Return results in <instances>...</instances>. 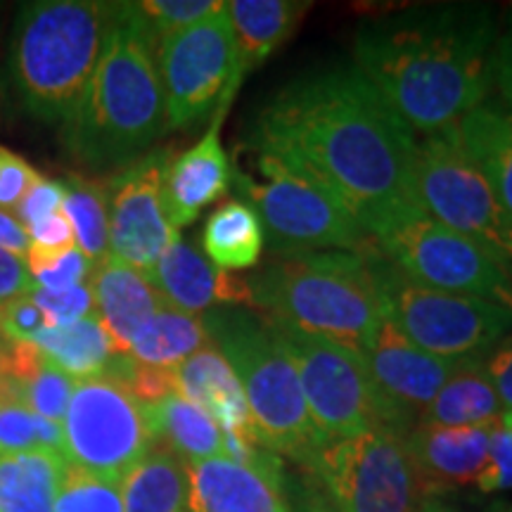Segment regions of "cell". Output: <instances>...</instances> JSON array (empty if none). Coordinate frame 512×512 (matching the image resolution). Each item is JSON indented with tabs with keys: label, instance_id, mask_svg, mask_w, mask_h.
Segmentation results:
<instances>
[{
	"label": "cell",
	"instance_id": "41",
	"mask_svg": "<svg viewBox=\"0 0 512 512\" xmlns=\"http://www.w3.org/2000/svg\"><path fill=\"white\" fill-rule=\"evenodd\" d=\"M43 328L46 318L31 294H22L0 306V332L8 342H31Z\"/></svg>",
	"mask_w": 512,
	"mask_h": 512
},
{
	"label": "cell",
	"instance_id": "24",
	"mask_svg": "<svg viewBox=\"0 0 512 512\" xmlns=\"http://www.w3.org/2000/svg\"><path fill=\"white\" fill-rule=\"evenodd\" d=\"M456 131L467 157L482 171L512 219V114L498 102L486 100L467 114Z\"/></svg>",
	"mask_w": 512,
	"mask_h": 512
},
{
	"label": "cell",
	"instance_id": "11",
	"mask_svg": "<svg viewBox=\"0 0 512 512\" xmlns=\"http://www.w3.org/2000/svg\"><path fill=\"white\" fill-rule=\"evenodd\" d=\"M62 434L69 465L117 482L155 446L145 403L114 377L74 382Z\"/></svg>",
	"mask_w": 512,
	"mask_h": 512
},
{
	"label": "cell",
	"instance_id": "49",
	"mask_svg": "<svg viewBox=\"0 0 512 512\" xmlns=\"http://www.w3.org/2000/svg\"><path fill=\"white\" fill-rule=\"evenodd\" d=\"M503 422L512 430V413H505V415H503Z\"/></svg>",
	"mask_w": 512,
	"mask_h": 512
},
{
	"label": "cell",
	"instance_id": "17",
	"mask_svg": "<svg viewBox=\"0 0 512 512\" xmlns=\"http://www.w3.org/2000/svg\"><path fill=\"white\" fill-rule=\"evenodd\" d=\"M190 512H290L280 458L264 451L252 463L228 456L188 465Z\"/></svg>",
	"mask_w": 512,
	"mask_h": 512
},
{
	"label": "cell",
	"instance_id": "28",
	"mask_svg": "<svg viewBox=\"0 0 512 512\" xmlns=\"http://www.w3.org/2000/svg\"><path fill=\"white\" fill-rule=\"evenodd\" d=\"M67 467L55 451L0 453V512H55Z\"/></svg>",
	"mask_w": 512,
	"mask_h": 512
},
{
	"label": "cell",
	"instance_id": "23",
	"mask_svg": "<svg viewBox=\"0 0 512 512\" xmlns=\"http://www.w3.org/2000/svg\"><path fill=\"white\" fill-rule=\"evenodd\" d=\"M311 5L304 0H230L226 15L235 34L238 69L235 81L261 67L275 50L290 41Z\"/></svg>",
	"mask_w": 512,
	"mask_h": 512
},
{
	"label": "cell",
	"instance_id": "9",
	"mask_svg": "<svg viewBox=\"0 0 512 512\" xmlns=\"http://www.w3.org/2000/svg\"><path fill=\"white\" fill-rule=\"evenodd\" d=\"M415 185L427 216L482 247L512 278V219L467 157L456 128L418 143Z\"/></svg>",
	"mask_w": 512,
	"mask_h": 512
},
{
	"label": "cell",
	"instance_id": "2",
	"mask_svg": "<svg viewBox=\"0 0 512 512\" xmlns=\"http://www.w3.org/2000/svg\"><path fill=\"white\" fill-rule=\"evenodd\" d=\"M496 41L489 5H418L361 24L354 67L413 133L439 136L489 98Z\"/></svg>",
	"mask_w": 512,
	"mask_h": 512
},
{
	"label": "cell",
	"instance_id": "20",
	"mask_svg": "<svg viewBox=\"0 0 512 512\" xmlns=\"http://www.w3.org/2000/svg\"><path fill=\"white\" fill-rule=\"evenodd\" d=\"M223 112H214L207 133L183 155L169 162L164 176V211L176 230L190 226L204 207L223 197L233 181V169L221 143Z\"/></svg>",
	"mask_w": 512,
	"mask_h": 512
},
{
	"label": "cell",
	"instance_id": "15",
	"mask_svg": "<svg viewBox=\"0 0 512 512\" xmlns=\"http://www.w3.org/2000/svg\"><path fill=\"white\" fill-rule=\"evenodd\" d=\"M171 159V150H150L121 169L107 188L110 256L140 273H150L171 242L181 238L164 211V176Z\"/></svg>",
	"mask_w": 512,
	"mask_h": 512
},
{
	"label": "cell",
	"instance_id": "1",
	"mask_svg": "<svg viewBox=\"0 0 512 512\" xmlns=\"http://www.w3.org/2000/svg\"><path fill=\"white\" fill-rule=\"evenodd\" d=\"M252 145L328 190L373 240L425 211L415 133L354 64L287 83L256 117Z\"/></svg>",
	"mask_w": 512,
	"mask_h": 512
},
{
	"label": "cell",
	"instance_id": "35",
	"mask_svg": "<svg viewBox=\"0 0 512 512\" xmlns=\"http://www.w3.org/2000/svg\"><path fill=\"white\" fill-rule=\"evenodd\" d=\"M157 38L176 34L223 10L221 0H147L138 3Z\"/></svg>",
	"mask_w": 512,
	"mask_h": 512
},
{
	"label": "cell",
	"instance_id": "21",
	"mask_svg": "<svg viewBox=\"0 0 512 512\" xmlns=\"http://www.w3.org/2000/svg\"><path fill=\"white\" fill-rule=\"evenodd\" d=\"M171 375H174V392L207 411L223 434L259 444L242 384L216 344H209L185 358L181 366L171 370Z\"/></svg>",
	"mask_w": 512,
	"mask_h": 512
},
{
	"label": "cell",
	"instance_id": "43",
	"mask_svg": "<svg viewBox=\"0 0 512 512\" xmlns=\"http://www.w3.org/2000/svg\"><path fill=\"white\" fill-rule=\"evenodd\" d=\"M484 368L491 384H494L503 413H512V335L498 342L484 356Z\"/></svg>",
	"mask_w": 512,
	"mask_h": 512
},
{
	"label": "cell",
	"instance_id": "7",
	"mask_svg": "<svg viewBox=\"0 0 512 512\" xmlns=\"http://www.w3.org/2000/svg\"><path fill=\"white\" fill-rule=\"evenodd\" d=\"M361 252L380 294L384 320L427 354L453 363L484 358L512 332V309L415 283L380 252L375 240H368Z\"/></svg>",
	"mask_w": 512,
	"mask_h": 512
},
{
	"label": "cell",
	"instance_id": "38",
	"mask_svg": "<svg viewBox=\"0 0 512 512\" xmlns=\"http://www.w3.org/2000/svg\"><path fill=\"white\" fill-rule=\"evenodd\" d=\"M31 280L38 290H69V287L86 285V280L91 278L93 264L83 256L79 247L67 249V252L53 256L46 264L29 268Z\"/></svg>",
	"mask_w": 512,
	"mask_h": 512
},
{
	"label": "cell",
	"instance_id": "16",
	"mask_svg": "<svg viewBox=\"0 0 512 512\" xmlns=\"http://www.w3.org/2000/svg\"><path fill=\"white\" fill-rule=\"evenodd\" d=\"M358 354L375 387L380 422L406 434L420 425L434 396L460 363L415 347L387 320Z\"/></svg>",
	"mask_w": 512,
	"mask_h": 512
},
{
	"label": "cell",
	"instance_id": "10",
	"mask_svg": "<svg viewBox=\"0 0 512 512\" xmlns=\"http://www.w3.org/2000/svg\"><path fill=\"white\" fill-rule=\"evenodd\" d=\"M311 472L339 512H418L427 501L408 434L382 422L325 444Z\"/></svg>",
	"mask_w": 512,
	"mask_h": 512
},
{
	"label": "cell",
	"instance_id": "3",
	"mask_svg": "<svg viewBox=\"0 0 512 512\" xmlns=\"http://www.w3.org/2000/svg\"><path fill=\"white\" fill-rule=\"evenodd\" d=\"M157 43L138 3H112L91 83L64 124V143L86 169H126L166 131Z\"/></svg>",
	"mask_w": 512,
	"mask_h": 512
},
{
	"label": "cell",
	"instance_id": "47",
	"mask_svg": "<svg viewBox=\"0 0 512 512\" xmlns=\"http://www.w3.org/2000/svg\"><path fill=\"white\" fill-rule=\"evenodd\" d=\"M0 247L10 249L19 256H27L29 252V235L27 230L19 226L15 216L0 211Z\"/></svg>",
	"mask_w": 512,
	"mask_h": 512
},
{
	"label": "cell",
	"instance_id": "45",
	"mask_svg": "<svg viewBox=\"0 0 512 512\" xmlns=\"http://www.w3.org/2000/svg\"><path fill=\"white\" fill-rule=\"evenodd\" d=\"M494 86L501 93V105L512 114V12L505 19L503 31H498L494 53Z\"/></svg>",
	"mask_w": 512,
	"mask_h": 512
},
{
	"label": "cell",
	"instance_id": "50",
	"mask_svg": "<svg viewBox=\"0 0 512 512\" xmlns=\"http://www.w3.org/2000/svg\"><path fill=\"white\" fill-rule=\"evenodd\" d=\"M3 339H5V337H3V332H0V342H3Z\"/></svg>",
	"mask_w": 512,
	"mask_h": 512
},
{
	"label": "cell",
	"instance_id": "37",
	"mask_svg": "<svg viewBox=\"0 0 512 512\" xmlns=\"http://www.w3.org/2000/svg\"><path fill=\"white\" fill-rule=\"evenodd\" d=\"M29 294L38 309L43 311L46 328H69V325L79 323V320L95 313V302L88 283L57 292L38 290V287H34Z\"/></svg>",
	"mask_w": 512,
	"mask_h": 512
},
{
	"label": "cell",
	"instance_id": "12",
	"mask_svg": "<svg viewBox=\"0 0 512 512\" xmlns=\"http://www.w3.org/2000/svg\"><path fill=\"white\" fill-rule=\"evenodd\" d=\"M157 67L162 79L166 128H190L211 112H228L238 93L235 34L223 10L214 17L157 43Z\"/></svg>",
	"mask_w": 512,
	"mask_h": 512
},
{
	"label": "cell",
	"instance_id": "29",
	"mask_svg": "<svg viewBox=\"0 0 512 512\" xmlns=\"http://www.w3.org/2000/svg\"><path fill=\"white\" fill-rule=\"evenodd\" d=\"M124 512H190L188 465L169 448H152L121 479Z\"/></svg>",
	"mask_w": 512,
	"mask_h": 512
},
{
	"label": "cell",
	"instance_id": "4",
	"mask_svg": "<svg viewBox=\"0 0 512 512\" xmlns=\"http://www.w3.org/2000/svg\"><path fill=\"white\" fill-rule=\"evenodd\" d=\"M252 306L268 320L361 351L384 323L366 254H280L247 278Z\"/></svg>",
	"mask_w": 512,
	"mask_h": 512
},
{
	"label": "cell",
	"instance_id": "42",
	"mask_svg": "<svg viewBox=\"0 0 512 512\" xmlns=\"http://www.w3.org/2000/svg\"><path fill=\"white\" fill-rule=\"evenodd\" d=\"M64 197H67V190H64L62 181H50V178L41 176L27 190V195L22 197V202L17 204L15 219L19 221V226L27 230L29 226H34L36 221L62 211Z\"/></svg>",
	"mask_w": 512,
	"mask_h": 512
},
{
	"label": "cell",
	"instance_id": "6",
	"mask_svg": "<svg viewBox=\"0 0 512 512\" xmlns=\"http://www.w3.org/2000/svg\"><path fill=\"white\" fill-rule=\"evenodd\" d=\"M202 320L211 342L238 375L256 441L275 456L283 453L311 467L325 441L313 425L299 375L271 320L252 306H219Z\"/></svg>",
	"mask_w": 512,
	"mask_h": 512
},
{
	"label": "cell",
	"instance_id": "8",
	"mask_svg": "<svg viewBox=\"0 0 512 512\" xmlns=\"http://www.w3.org/2000/svg\"><path fill=\"white\" fill-rule=\"evenodd\" d=\"M259 178L238 174L235 185L259 216L273 254L344 249L358 252L373 240L328 190L278 157L259 152Z\"/></svg>",
	"mask_w": 512,
	"mask_h": 512
},
{
	"label": "cell",
	"instance_id": "19",
	"mask_svg": "<svg viewBox=\"0 0 512 512\" xmlns=\"http://www.w3.org/2000/svg\"><path fill=\"white\" fill-rule=\"evenodd\" d=\"M145 275L155 285L164 304L192 316L219 306H252V294L245 278L221 271L183 238L171 242V247Z\"/></svg>",
	"mask_w": 512,
	"mask_h": 512
},
{
	"label": "cell",
	"instance_id": "31",
	"mask_svg": "<svg viewBox=\"0 0 512 512\" xmlns=\"http://www.w3.org/2000/svg\"><path fill=\"white\" fill-rule=\"evenodd\" d=\"M266 235L259 216L242 200H228L207 219L202 233L204 256L221 271H245L259 264Z\"/></svg>",
	"mask_w": 512,
	"mask_h": 512
},
{
	"label": "cell",
	"instance_id": "14",
	"mask_svg": "<svg viewBox=\"0 0 512 512\" xmlns=\"http://www.w3.org/2000/svg\"><path fill=\"white\" fill-rule=\"evenodd\" d=\"M375 242L380 252L415 283L512 309L510 275L482 247L441 226L425 211Z\"/></svg>",
	"mask_w": 512,
	"mask_h": 512
},
{
	"label": "cell",
	"instance_id": "33",
	"mask_svg": "<svg viewBox=\"0 0 512 512\" xmlns=\"http://www.w3.org/2000/svg\"><path fill=\"white\" fill-rule=\"evenodd\" d=\"M55 451L64 456L62 425L36 415L24 401L0 403V453Z\"/></svg>",
	"mask_w": 512,
	"mask_h": 512
},
{
	"label": "cell",
	"instance_id": "48",
	"mask_svg": "<svg viewBox=\"0 0 512 512\" xmlns=\"http://www.w3.org/2000/svg\"><path fill=\"white\" fill-rule=\"evenodd\" d=\"M418 512H458V510H453L451 505H446L441 498H427V501L420 505Z\"/></svg>",
	"mask_w": 512,
	"mask_h": 512
},
{
	"label": "cell",
	"instance_id": "26",
	"mask_svg": "<svg viewBox=\"0 0 512 512\" xmlns=\"http://www.w3.org/2000/svg\"><path fill=\"white\" fill-rule=\"evenodd\" d=\"M43 358L74 382L105 377L119 356L110 332L98 313H91L69 328H43L31 339Z\"/></svg>",
	"mask_w": 512,
	"mask_h": 512
},
{
	"label": "cell",
	"instance_id": "39",
	"mask_svg": "<svg viewBox=\"0 0 512 512\" xmlns=\"http://www.w3.org/2000/svg\"><path fill=\"white\" fill-rule=\"evenodd\" d=\"M38 178L41 174L27 159L0 145V211L15 216L17 204L22 202V197Z\"/></svg>",
	"mask_w": 512,
	"mask_h": 512
},
{
	"label": "cell",
	"instance_id": "34",
	"mask_svg": "<svg viewBox=\"0 0 512 512\" xmlns=\"http://www.w3.org/2000/svg\"><path fill=\"white\" fill-rule=\"evenodd\" d=\"M55 512H124L121 482L69 465L55 498Z\"/></svg>",
	"mask_w": 512,
	"mask_h": 512
},
{
	"label": "cell",
	"instance_id": "5",
	"mask_svg": "<svg viewBox=\"0 0 512 512\" xmlns=\"http://www.w3.org/2000/svg\"><path fill=\"white\" fill-rule=\"evenodd\" d=\"M112 3L38 0L24 5L10 46V74L24 110L43 121L74 117L110 29Z\"/></svg>",
	"mask_w": 512,
	"mask_h": 512
},
{
	"label": "cell",
	"instance_id": "25",
	"mask_svg": "<svg viewBox=\"0 0 512 512\" xmlns=\"http://www.w3.org/2000/svg\"><path fill=\"white\" fill-rule=\"evenodd\" d=\"M145 413L155 444L169 446L185 465L226 456L223 432L216 420L181 394L174 392L145 403Z\"/></svg>",
	"mask_w": 512,
	"mask_h": 512
},
{
	"label": "cell",
	"instance_id": "40",
	"mask_svg": "<svg viewBox=\"0 0 512 512\" xmlns=\"http://www.w3.org/2000/svg\"><path fill=\"white\" fill-rule=\"evenodd\" d=\"M477 486L486 494L512 489V430L505 422H496L489 441V463Z\"/></svg>",
	"mask_w": 512,
	"mask_h": 512
},
{
	"label": "cell",
	"instance_id": "13",
	"mask_svg": "<svg viewBox=\"0 0 512 512\" xmlns=\"http://www.w3.org/2000/svg\"><path fill=\"white\" fill-rule=\"evenodd\" d=\"M273 330L294 363L309 415L325 444L356 437L380 422L375 387L358 351L287 325L273 323Z\"/></svg>",
	"mask_w": 512,
	"mask_h": 512
},
{
	"label": "cell",
	"instance_id": "46",
	"mask_svg": "<svg viewBox=\"0 0 512 512\" xmlns=\"http://www.w3.org/2000/svg\"><path fill=\"white\" fill-rule=\"evenodd\" d=\"M292 508L290 512H339L332 501L325 494V489L320 486L316 477L304 479L299 482L297 491L292 494Z\"/></svg>",
	"mask_w": 512,
	"mask_h": 512
},
{
	"label": "cell",
	"instance_id": "44",
	"mask_svg": "<svg viewBox=\"0 0 512 512\" xmlns=\"http://www.w3.org/2000/svg\"><path fill=\"white\" fill-rule=\"evenodd\" d=\"M34 290L29 264L24 256L0 247V306Z\"/></svg>",
	"mask_w": 512,
	"mask_h": 512
},
{
	"label": "cell",
	"instance_id": "18",
	"mask_svg": "<svg viewBox=\"0 0 512 512\" xmlns=\"http://www.w3.org/2000/svg\"><path fill=\"white\" fill-rule=\"evenodd\" d=\"M494 425L441 427L420 422L408 432V451L425 498H439L460 486H477L489 463Z\"/></svg>",
	"mask_w": 512,
	"mask_h": 512
},
{
	"label": "cell",
	"instance_id": "27",
	"mask_svg": "<svg viewBox=\"0 0 512 512\" xmlns=\"http://www.w3.org/2000/svg\"><path fill=\"white\" fill-rule=\"evenodd\" d=\"M503 406L486 375L484 358L460 361L420 422L441 427H482L503 420Z\"/></svg>",
	"mask_w": 512,
	"mask_h": 512
},
{
	"label": "cell",
	"instance_id": "30",
	"mask_svg": "<svg viewBox=\"0 0 512 512\" xmlns=\"http://www.w3.org/2000/svg\"><path fill=\"white\" fill-rule=\"evenodd\" d=\"M209 344L214 342L204 328L202 316H192V313L164 304L157 316L138 332L126 356H131L140 366L174 370L185 358Z\"/></svg>",
	"mask_w": 512,
	"mask_h": 512
},
{
	"label": "cell",
	"instance_id": "22",
	"mask_svg": "<svg viewBox=\"0 0 512 512\" xmlns=\"http://www.w3.org/2000/svg\"><path fill=\"white\" fill-rule=\"evenodd\" d=\"M88 287L93 294L95 313L110 332L119 354L126 356L138 332L162 309L164 299L145 273L112 256L93 268Z\"/></svg>",
	"mask_w": 512,
	"mask_h": 512
},
{
	"label": "cell",
	"instance_id": "32",
	"mask_svg": "<svg viewBox=\"0 0 512 512\" xmlns=\"http://www.w3.org/2000/svg\"><path fill=\"white\" fill-rule=\"evenodd\" d=\"M64 216L72 223L76 247L91 261L93 268L110 259V209H107V188L91 178L69 174L62 181Z\"/></svg>",
	"mask_w": 512,
	"mask_h": 512
},
{
	"label": "cell",
	"instance_id": "36",
	"mask_svg": "<svg viewBox=\"0 0 512 512\" xmlns=\"http://www.w3.org/2000/svg\"><path fill=\"white\" fill-rule=\"evenodd\" d=\"M74 392V380L60 373L48 361L36 370L34 377L24 387V403L41 418L62 425L64 415H67L69 399Z\"/></svg>",
	"mask_w": 512,
	"mask_h": 512
}]
</instances>
